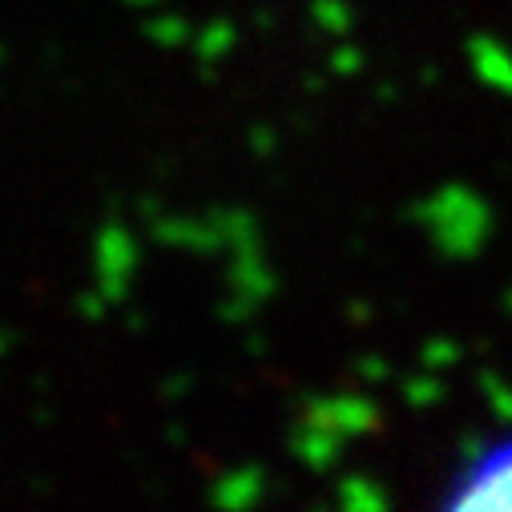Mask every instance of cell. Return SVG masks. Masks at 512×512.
Listing matches in <instances>:
<instances>
[{
	"mask_svg": "<svg viewBox=\"0 0 512 512\" xmlns=\"http://www.w3.org/2000/svg\"><path fill=\"white\" fill-rule=\"evenodd\" d=\"M448 512H512V452L488 460L456 492Z\"/></svg>",
	"mask_w": 512,
	"mask_h": 512,
	"instance_id": "1",
	"label": "cell"
}]
</instances>
